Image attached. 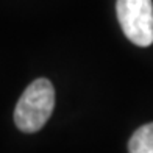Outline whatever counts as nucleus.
I'll return each mask as SVG.
<instances>
[{
    "label": "nucleus",
    "instance_id": "obj_3",
    "mask_svg": "<svg viewBox=\"0 0 153 153\" xmlns=\"http://www.w3.org/2000/svg\"><path fill=\"white\" fill-rule=\"evenodd\" d=\"M128 153H153V122L133 133L128 141Z\"/></svg>",
    "mask_w": 153,
    "mask_h": 153
},
{
    "label": "nucleus",
    "instance_id": "obj_1",
    "mask_svg": "<svg viewBox=\"0 0 153 153\" xmlns=\"http://www.w3.org/2000/svg\"><path fill=\"white\" fill-rule=\"evenodd\" d=\"M55 108V89L47 78H38L24 91L14 109V123L24 133H36Z\"/></svg>",
    "mask_w": 153,
    "mask_h": 153
},
{
    "label": "nucleus",
    "instance_id": "obj_2",
    "mask_svg": "<svg viewBox=\"0 0 153 153\" xmlns=\"http://www.w3.org/2000/svg\"><path fill=\"white\" fill-rule=\"evenodd\" d=\"M117 19L123 34L139 47L153 44V2L152 0H117Z\"/></svg>",
    "mask_w": 153,
    "mask_h": 153
}]
</instances>
